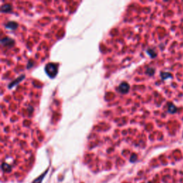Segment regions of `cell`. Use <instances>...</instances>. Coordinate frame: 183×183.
Returning <instances> with one entry per match:
<instances>
[{"instance_id":"obj_5","label":"cell","mask_w":183,"mask_h":183,"mask_svg":"<svg viewBox=\"0 0 183 183\" xmlns=\"http://www.w3.org/2000/svg\"><path fill=\"white\" fill-rule=\"evenodd\" d=\"M12 10V7L11 4H4V5L1 6V10L3 13H8L10 12H11Z\"/></svg>"},{"instance_id":"obj_4","label":"cell","mask_w":183,"mask_h":183,"mask_svg":"<svg viewBox=\"0 0 183 183\" xmlns=\"http://www.w3.org/2000/svg\"><path fill=\"white\" fill-rule=\"evenodd\" d=\"M5 27L8 29H12V30H14L18 27V24L16 22L12 21V22H7V24L5 25Z\"/></svg>"},{"instance_id":"obj_6","label":"cell","mask_w":183,"mask_h":183,"mask_svg":"<svg viewBox=\"0 0 183 183\" xmlns=\"http://www.w3.org/2000/svg\"><path fill=\"white\" fill-rule=\"evenodd\" d=\"M24 77H25L24 75H21V76H19L18 79H16L15 81L12 82H11L10 84H9V88H12V87H14V86H15V84H17H17H18V83L22 81V80H23V79L24 78Z\"/></svg>"},{"instance_id":"obj_1","label":"cell","mask_w":183,"mask_h":183,"mask_svg":"<svg viewBox=\"0 0 183 183\" xmlns=\"http://www.w3.org/2000/svg\"><path fill=\"white\" fill-rule=\"evenodd\" d=\"M45 72L50 78H54L58 73V65L51 62L47 64L45 66Z\"/></svg>"},{"instance_id":"obj_8","label":"cell","mask_w":183,"mask_h":183,"mask_svg":"<svg viewBox=\"0 0 183 183\" xmlns=\"http://www.w3.org/2000/svg\"><path fill=\"white\" fill-rule=\"evenodd\" d=\"M169 111L171 113H174L175 112H176V107H175L173 105H169Z\"/></svg>"},{"instance_id":"obj_2","label":"cell","mask_w":183,"mask_h":183,"mask_svg":"<svg viewBox=\"0 0 183 183\" xmlns=\"http://www.w3.org/2000/svg\"><path fill=\"white\" fill-rule=\"evenodd\" d=\"M14 43H15L14 42V40L8 37H4V38L1 39V44L3 47H12L14 46Z\"/></svg>"},{"instance_id":"obj_7","label":"cell","mask_w":183,"mask_h":183,"mask_svg":"<svg viewBox=\"0 0 183 183\" xmlns=\"http://www.w3.org/2000/svg\"><path fill=\"white\" fill-rule=\"evenodd\" d=\"M147 54L150 55V56H152V57H154V56L157 55L156 54V53L154 52V50H152V49H149V50H147Z\"/></svg>"},{"instance_id":"obj_3","label":"cell","mask_w":183,"mask_h":183,"mask_svg":"<svg viewBox=\"0 0 183 183\" xmlns=\"http://www.w3.org/2000/svg\"><path fill=\"white\" fill-rule=\"evenodd\" d=\"M130 89V86L127 82H122L120 85L118 86V91L122 94H126L128 92V91Z\"/></svg>"},{"instance_id":"obj_10","label":"cell","mask_w":183,"mask_h":183,"mask_svg":"<svg viewBox=\"0 0 183 183\" xmlns=\"http://www.w3.org/2000/svg\"><path fill=\"white\" fill-rule=\"evenodd\" d=\"M161 77H162V78L163 79V80H165V79L170 77V74H169V73H163L161 74Z\"/></svg>"},{"instance_id":"obj_9","label":"cell","mask_w":183,"mask_h":183,"mask_svg":"<svg viewBox=\"0 0 183 183\" xmlns=\"http://www.w3.org/2000/svg\"><path fill=\"white\" fill-rule=\"evenodd\" d=\"M146 73L149 75H152L154 73V69L152 68H148L146 71Z\"/></svg>"}]
</instances>
